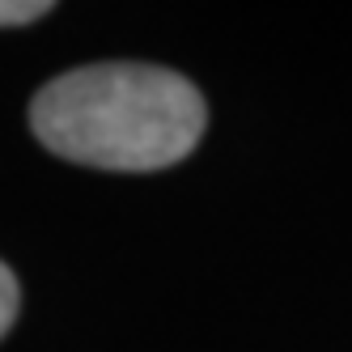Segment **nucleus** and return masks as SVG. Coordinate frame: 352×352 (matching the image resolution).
<instances>
[{"label": "nucleus", "instance_id": "f257e3e1", "mask_svg": "<svg viewBox=\"0 0 352 352\" xmlns=\"http://www.w3.org/2000/svg\"><path fill=\"white\" fill-rule=\"evenodd\" d=\"M30 128L52 153L98 170H162L204 136V98L157 64H89L47 81Z\"/></svg>", "mask_w": 352, "mask_h": 352}, {"label": "nucleus", "instance_id": "f03ea898", "mask_svg": "<svg viewBox=\"0 0 352 352\" xmlns=\"http://www.w3.org/2000/svg\"><path fill=\"white\" fill-rule=\"evenodd\" d=\"M43 13H52L47 0H0V26H26Z\"/></svg>", "mask_w": 352, "mask_h": 352}, {"label": "nucleus", "instance_id": "7ed1b4c3", "mask_svg": "<svg viewBox=\"0 0 352 352\" xmlns=\"http://www.w3.org/2000/svg\"><path fill=\"white\" fill-rule=\"evenodd\" d=\"M17 301H21V293H17V276L0 263V336L13 327V318H17Z\"/></svg>", "mask_w": 352, "mask_h": 352}]
</instances>
